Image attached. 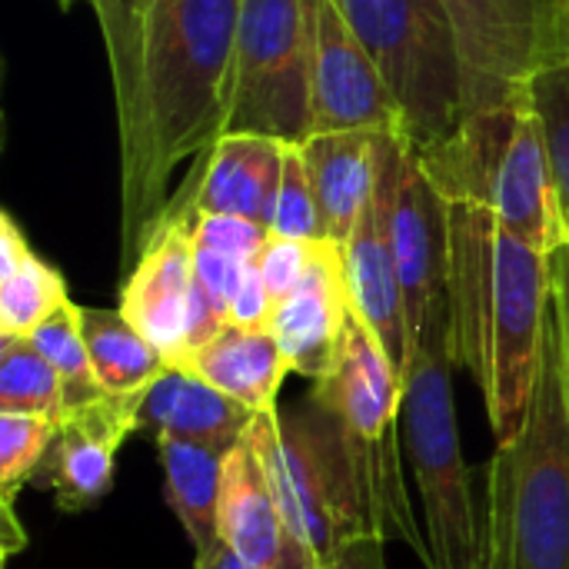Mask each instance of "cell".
Listing matches in <instances>:
<instances>
[{
    "label": "cell",
    "mask_w": 569,
    "mask_h": 569,
    "mask_svg": "<svg viewBox=\"0 0 569 569\" xmlns=\"http://www.w3.org/2000/svg\"><path fill=\"white\" fill-rule=\"evenodd\" d=\"M270 233L290 237V240H310V243L327 240L323 213H320L313 183L307 177V163H303L300 143L287 147L283 173H280V190H277V203H273V217H270Z\"/></svg>",
    "instance_id": "83f0119b"
},
{
    "label": "cell",
    "mask_w": 569,
    "mask_h": 569,
    "mask_svg": "<svg viewBox=\"0 0 569 569\" xmlns=\"http://www.w3.org/2000/svg\"><path fill=\"white\" fill-rule=\"evenodd\" d=\"M387 130H333L310 133L300 143L307 177L313 183L327 240L347 243L380 177Z\"/></svg>",
    "instance_id": "d6986e66"
},
{
    "label": "cell",
    "mask_w": 569,
    "mask_h": 569,
    "mask_svg": "<svg viewBox=\"0 0 569 569\" xmlns=\"http://www.w3.org/2000/svg\"><path fill=\"white\" fill-rule=\"evenodd\" d=\"M270 317H273V303H270V293L263 287L260 267L253 260L247 267L240 287H237L233 303H230V323L233 327H250V330H267L270 327Z\"/></svg>",
    "instance_id": "4dcf8cb0"
},
{
    "label": "cell",
    "mask_w": 569,
    "mask_h": 569,
    "mask_svg": "<svg viewBox=\"0 0 569 569\" xmlns=\"http://www.w3.org/2000/svg\"><path fill=\"white\" fill-rule=\"evenodd\" d=\"M227 133L303 143L310 120L307 0H240Z\"/></svg>",
    "instance_id": "9c48e42d"
},
{
    "label": "cell",
    "mask_w": 569,
    "mask_h": 569,
    "mask_svg": "<svg viewBox=\"0 0 569 569\" xmlns=\"http://www.w3.org/2000/svg\"><path fill=\"white\" fill-rule=\"evenodd\" d=\"M57 430H60V420H50V417L0 413V497L3 503H13L17 493L30 483Z\"/></svg>",
    "instance_id": "4316f807"
},
{
    "label": "cell",
    "mask_w": 569,
    "mask_h": 569,
    "mask_svg": "<svg viewBox=\"0 0 569 569\" xmlns=\"http://www.w3.org/2000/svg\"><path fill=\"white\" fill-rule=\"evenodd\" d=\"M143 397H103L60 417V430L30 477L33 487L53 493L60 513H83L110 493L117 453L137 433Z\"/></svg>",
    "instance_id": "9a60e30c"
},
{
    "label": "cell",
    "mask_w": 569,
    "mask_h": 569,
    "mask_svg": "<svg viewBox=\"0 0 569 569\" xmlns=\"http://www.w3.org/2000/svg\"><path fill=\"white\" fill-rule=\"evenodd\" d=\"M193 569H253V567H247L237 553H230V547H227V543H217L213 550H207V553H200V557L193 560ZM280 569H317V563H313L310 557H297V560L283 563Z\"/></svg>",
    "instance_id": "836d02e7"
},
{
    "label": "cell",
    "mask_w": 569,
    "mask_h": 569,
    "mask_svg": "<svg viewBox=\"0 0 569 569\" xmlns=\"http://www.w3.org/2000/svg\"><path fill=\"white\" fill-rule=\"evenodd\" d=\"M0 543H3V557H13L17 550L27 547V530H20V523L13 517V503H3V537H0Z\"/></svg>",
    "instance_id": "e575fe53"
},
{
    "label": "cell",
    "mask_w": 569,
    "mask_h": 569,
    "mask_svg": "<svg viewBox=\"0 0 569 569\" xmlns=\"http://www.w3.org/2000/svg\"><path fill=\"white\" fill-rule=\"evenodd\" d=\"M313 393L337 420L367 530L380 540L407 543L430 567L423 520L413 510L400 457V377L357 313H350L333 373L317 380Z\"/></svg>",
    "instance_id": "8992f818"
},
{
    "label": "cell",
    "mask_w": 569,
    "mask_h": 569,
    "mask_svg": "<svg viewBox=\"0 0 569 569\" xmlns=\"http://www.w3.org/2000/svg\"><path fill=\"white\" fill-rule=\"evenodd\" d=\"M257 413L230 400L187 367H170L143 397L137 433L153 440H190L233 450Z\"/></svg>",
    "instance_id": "ffe728a7"
},
{
    "label": "cell",
    "mask_w": 569,
    "mask_h": 569,
    "mask_svg": "<svg viewBox=\"0 0 569 569\" xmlns=\"http://www.w3.org/2000/svg\"><path fill=\"white\" fill-rule=\"evenodd\" d=\"M483 569H569V390L553 307L527 423L487 470Z\"/></svg>",
    "instance_id": "3957f363"
},
{
    "label": "cell",
    "mask_w": 569,
    "mask_h": 569,
    "mask_svg": "<svg viewBox=\"0 0 569 569\" xmlns=\"http://www.w3.org/2000/svg\"><path fill=\"white\" fill-rule=\"evenodd\" d=\"M287 147L290 143L260 133H223L203 153L193 190L187 193L183 187L190 207L197 213L243 217L270 230Z\"/></svg>",
    "instance_id": "ac0fdd59"
},
{
    "label": "cell",
    "mask_w": 569,
    "mask_h": 569,
    "mask_svg": "<svg viewBox=\"0 0 569 569\" xmlns=\"http://www.w3.org/2000/svg\"><path fill=\"white\" fill-rule=\"evenodd\" d=\"M317 243H320V240H317ZM317 243L277 237V233L267 237L263 250L257 253V267H260V277H263V287H267L273 307H277L280 300H287V297L300 287V280L307 277V270H310V263H313Z\"/></svg>",
    "instance_id": "f546056e"
},
{
    "label": "cell",
    "mask_w": 569,
    "mask_h": 569,
    "mask_svg": "<svg viewBox=\"0 0 569 569\" xmlns=\"http://www.w3.org/2000/svg\"><path fill=\"white\" fill-rule=\"evenodd\" d=\"M220 543H227L230 553L253 569H280L297 557H310L283 523V510L253 450L250 430L227 453L220 490Z\"/></svg>",
    "instance_id": "e0dca14e"
},
{
    "label": "cell",
    "mask_w": 569,
    "mask_h": 569,
    "mask_svg": "<svg viewBox=\"0 0 569 569\" xmlns=\"http://www.w3.org/2000/svg\"><path fill=\"white\" fill-rule=\"evenodd\" d=\"M453 367L447 297L427 313L400 380V430L423 503L427 569H483V523L457 427Z\"/></svg>",
    "instance_id": "5b68a950"
},
{
    "label": "cell",
    "mask_w": 569,
    "mask_h": 569,
    "mask_svg": "<svg viewBox=\"0 0 569 569\" xmlns=\"http://www.w3.org/2000/svg\"><path fill=\"white\" fill-rule=\"evenodd\" d=\"M90 3L103 20L117 87L127 273L167 210L170 173L227 133L240 0Z\"/></svg>",
    "instance_id": "6da1fadb"
},
{
    "label": "cell",
    "mask_w": 569,
    "mask_h": 569,
    "mask_svg": "<svg viewBox=\"0 0 569 569\" xmlns=\"http://www.w3.org/2000/svg\"><path fill=\"white\" fill-rule=\"evenodd\" d=\"M157 453L163 467L167 507L200 557L220 543V490L230 450L190 440H157Z\"/></svg>",
    "instance_id": "7402d4cb"
},
{
    "label": "cell",
    "mask_w": 569,
    "mask_h": 569,
    "mask_svg": "<svg viewBox=\"0 0 569 569\" xmlns=\"http://www.w3.org/2000/svg\"><path fill=\"white\" fill-rule=\"evenodd\" d=\"M377 63L410 147H430L463 117V63L443 0H337Z\"/></svg>",
    "instance_id": "ba28073f"
},
{
    "label": "cell",
    "mask_w": 569,
    "mask_h": 569,
    "mask_svg": "<svg viewBox=\"0 0 569 569\" xmlns=\"http://www.w3.org/2000/svg\"><path fill=\"white\" fill-rule=\"evenodd\" d=\"M80 323L97 380L110 397H143L170 370L163 353L120 310L80 307Z\"/></svg>",
    "instance_id": "cb8c5ba5"
},
{
    "label": "cell",
    "mask_w": 569,
    "mask_h": 569,
    "mask_svg": "<svg viewBox=\"0 0 569 569\" xmlns=\"http://www.w3.org/2000/svg\"><path fill=\"white\" fill-rule=\"evenodd\" d=\"M553 307L550 257L480 207L450 203V340L487 400L497 440L530 413Z\"/></svg>",
    "instance_id": "7a4b0ae2"
},
{
    "label": "cell",
    "mask_w": 569,
    "mask_h": 569,
    "mask_svg": "<svg viewBox=\"0 0 569 569\" xmlns=\"http://www.w3.org/2000/svg\"><path fill=\"white\" fill-rule=\"evenodd\" d=\"M383 543L380 537H357L347 547H340L320 569H387V557H383Z\"/></svg>",
    "instance_id": "d6a6232c"
},
{
    "label": "cell",
    "mask_w": 569,
    "mask_h": 569,
    "mask_svg": "<svg viewBox=\"0 0 569 569\" xmlns=\"http://www.w3.org/2000/svg\"><path fill=\"white\" fill-rule=\"evenodd\" d=\"M413 153L447 203L493 213L503 230L547 257L569 243L550 143L530 87L507 103L467 110L447 137L413 147Z\"/></svg>",
    "instance_id": "277c9868"
},
{
    "label": "cell",
    "mask_w": 569,
    "mask_h": 569,
    "mask_svg": "<svg viewBox=\"0 0 569 569\" xmlns=\"http://www.w3.org/2000/svg\"><path fill=\"white\" fill-rule=\"evenodd\" d=\"M403 143L407 140L400 130H387L373 197L363 207L350 240L343 243L353 313L377 337V343L383 347V353L393 363L400 380L410 363V337H407L403 290H400L397 260H393V247H390V207H393V193H397V180H400Z\"/></svg>",
    "instance_id": "4fadbf2b"
},
{
    "label": "cell",
    "mask_w": 569,
    "mask_h": 569,
    "mask_svg": "<svg viewBox=\"0 0 569 569\" xmlns=\"http://www.w3.org/2000/svg\"><path fill=\"white\" fill-rule=\"evenodd\" d=\"M353 313L347 257L333 240H320L300 287L273 307L270 333L290 360V370L307 380H327L340 360L347 323Z\"/></svg>",
    "instance_id": "2e32d148"
},
{
    "label": "cell",
    "mask_w": 569,
    "mask_h": 569,
    "mask_svg": "<svg viewBox=\"0 0 569 569\" xmlns=\"http://www.w3.org/2000/svg\"><path fill=\"white\" fill-rule=\"evenodd\" d=\"M193 220L187 193L167 203L157 227L150 230L137 263L127 270L120 287V313L163 353L170 367H180L190 353L193 323Z\"/></svg>",
    "instance_id": "8fae6325"
},
{
    "label": "cell",
    "mask_w": 569,
    "mask_h": 569,
    "mask_svg": "<svg viewBox=\"0 0 569 569\" xmlns=\"http://www.w3.org/2000/svg\"><path fill=\"white\" fill-rule=\"evenodd\" d=\"M550 273H553V313L560 323V343H563V367H567L569 390V243H563L550 257Z\"/></svg>",
    "instance_id": "1f68e13d"
},
{
    "label": "cell",
    "mask_w": 569,
    "mask_h": 569,
    "mask_svg": "<svg viewBox=\"0 0 569 569\" xmlns=\"http://www.w3.org/2000/svg\"><path fill=\"white\" fill-rule=\"evenodd\" d=\"M250 440L290 537L317 560V569L350 540L373 537L337 420L313 390L290 410L257 413Z\"/></svg>",
    "instance_id": "52a82bcc"
},
{
    "label": "cell",
    "mask_w": 569,
    "mask_h": 569,
    "mask_svg": "<svg viewBox=\"0 0 569 569\" xmlns=\"http://www.w3.org/2000/svg\"><path fill=\"white\" fill-rule=\"evenodd\" d=\"M463 63V113L507 103L569 63V0H443Z\"/></svg>",
    "instance_id": "30bf717a"
},
{
    "label": "cell",
    "mask_w": 569,
    "mask_h": 569,
    "mask_svg": "<svg viewBox=\"0 0 569 569\" xmlns=\"http://www.w3.org/2000/svg\"><path fill=\"white\" fill-rule=\"evenodd\" d=\"M67 280L40 260L10 213L0 217V337H30L67 303Z\"/></svg>",
    "instance_id": "603a6c76"
},
{
    "label": "cell",
    "mask_w": 569,
    "mask_h": 569,
    "mask_svg": "<svg viewBox=\"0 0 569 569\" xmlns=\"http://www.w3.org/2000/svg\"><path fill=\"white\" fill-rule=\"evenodd\" d=\"M67 393L60 373L30 337H0V413L60 420Z\"/></svg>",
    "instance_id": "d4e9b609"
},
{
    "label": "cell",
    "mask_w": 569,
    "mask_h": 569,
    "mask_svg": "<svg viewBox=\"0 0 569 569\" xmlns=\"http://www.w3.org/2000/svg\"><path fill=\"white\" fill-rule=\"evenodd\" d=\"M313 133L400 130V110L337 0H307Z\"/></svg>",
    "instance_id": "7c38bea8"
},
{
    "label": "cell",
    "mask_w": 569,
    "mask_h": 569,
    "mask_svg": "<svg viewBox=\"0 0 569 569\" xmlns=\"http://www.w3.org/2000/svg\"><path fill=\"white\" fill-rule=\"evenodd\" d=\"M30 340L63 380V393H67V410L63 413L100 403L103 397H110L97 380V370H93V360H90V350H87V340H83L80 303L67 300L57 313H50L30 333Z\"/></svg>",
    "instance_id": "484cf974"
},
{
    "label": "cell",
    "mask_w": 569,
    "mask_h": 569,
    "mask_svg": "<svg viewBox=\"0 0 569 569\" xmlns=\"http://www.w3.org/2000/svg\"><path fill=\"white\" fill-rule=\"evenodd\" d=\"M180 367H187L230 400L243 403L250 413L273 410L287 373H293L287 353L280 350L270 330H250L233 323L197 350H190Z\"/></svg>",
    "instance_id": "44dd1931"
},
{
    "label": "cell",
    "mask_w": 569,
    "mask_h": 569,
    "mask_svg": "<svg viewBox=\"0 0 569 569\" xmlns=\"http://www.w3.org/2000/svg\"><path fill=\"white\" fill-rule=\"evenodd\" d=\"M530 93H533V103H537L543 130H547L557 197H560V210H563L569 233V63L550 67L540 77H533Z\"/></svg>",
    "instance_id": "f1b7e54d"
},
{
    "label": "cell",
    "mask_w": 569,
    "mask_h": 569,
    "mask_svg": "<svg viewBox=\"0 0 569 569\" xmlns=\"http://www.w3.org/2000/svg\"><path fill=\"white\" fill-rule=\"evenodd\" d=\"M390 247L403 290L407 337L413 353L427 313L450 297V203L423 173L410 140L403 143L400 180L390 207Z\"/></svg>",
    "instance_id": "5bb4252c"
}]
</instances>
